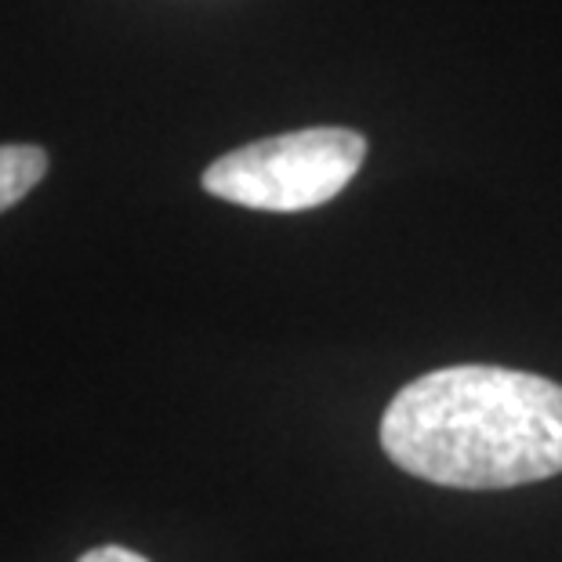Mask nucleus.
Returning <instances> with one entry per match:
<instances>
[{"instance_id": "obj_4", "label": "nucleus", "mask_w": 562, "mask_h": 562, "mask_svg": "<svg viewBox=\"0 0 562 562\" xmlns=\"http://www.w3.org/2000/svg\"><path fill=\"white\" fill-rule=\"evenodd\" d=\"M77 562H149V559L138 555V552H131V548L105 544V548H91V552H83Z\"/></svg>"}, {"instance_id": "obj_2", "label": "nucleus", "mask_w": 562, "mask_h": 562, "mask_svg": "<svg viewBox=\"0 0 562 562\" xmlns=\"http://www.w3.org/2000/svg\"><path fill=\"white\" fill-rule=\"evenodd\" d=\"M367 157V138L349 127H305L261 138L203 171L211 196L250 211H308L341 193Z\"/></svg>"}, {"instance_id": "obj_1", "label": "nucleus", "mask_w": 562, "mask_h": 562, "mask_svg": "<svg viewBox=\"0 0 562 562\" xmlns=\"http://www.w3.org/2000/svg\"><path fill=\"white\" fill-rule=\"evenodd\" d=\"M403 472L453 490H508L562 472V385L508 367H442L381 417Z\"/></svg>"}, {"instance_id": "obj_3", "label": "nucleus", "mask_w": 562, "mask_h": 562, "mask_svg": "<svg viewBox=\"0 0 562 562\" xmlns=\"http://www.w3.org/2000/svg\"><path fill=\"white\" fill-rule=\"evenodd\" d=\"M47 171V157L37 146H0V211L15 203L41 182Z\"/></svg>"}]
</instances>
